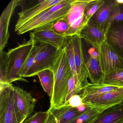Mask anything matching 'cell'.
<instances>
[{"label": "cell", "mask_w": 123, "mask_h": 123, "mask_svg": "<svg viewBox=\"0 0 123 123\" xmlns=\"http://www.w3.org/2000/svg\"><path fill=\"white\" fill-rule=\"evenodd\" d=\"M54 77V90L50 98V108H57L66 103L72 70L64 48L60 49L52 69Z\"/></svg>", "instance_id": "6da1fadb"}, {"label": "cell", "mask_w": 123, "mask_h": 123, "mask_svg": "<svg viewBox=\"0 0 123 123\" xmlns=\"http://www.w3.org/2000/svg\"><path fill=\"white\" fill-rule=\"evenodd\" d=\"M36 42L30 37L28 41H24L18 44L16 47L11 49L8 52L9 57V67L8 80L10 84L16 81L27 82L20 76L23 69Z\"/></svg>", "instance_id": "7a4b0ae2"}, {"label": "cell", "mask_w": 123, "mask_h": 123, "mask_svg": "<svg viewBox=\"0 0 123 123\" xmlns=\"http://www.w3.org/2000/svg\"><path fill=\"white\" fill-rule=\"evenodd\" d=\"M16 105L12 84H0V123H23L25 120Z\"/></svg>", "instance_id": "3957f363"}, {"label": "cell", "mask_w": 123, "mask_h": 123, "mask_svg": "<svg viewBox=\"0 0 123 123\" xmlns=\"http://www.w3.org/2000/svg\"><path fill=\"white\" fill-rule=\"evenodd\" d=\"M71 5L55 12H50L49 8L21 27L16 31L17 34L21 35L38 29L52 25L57 21L64 18L68 13Z\"/></svg>", "instance_id": "277c9868"}, {"label": "cell", "mask_w": 123, "mask_h": 123, "mask_svg": "<svg viewBox=\"0 0 123 123\" xmlns=\"http://www.w3.org/2000/svg\"><path fill=\"white\" fill-rule=\"evenodd\" d=\"M74 51L77 74L76 87L80 92L89 85L88 73L86 65L82 47V39L78 35L68 37Z\"/></svg>", "instance_id": "5b68a950"}, {"label": "cell", "mask_w": 123, "mask_h": 123, "mask_svg": "<svg viewBox=\"0 0 123 123\" xmlns=\"http://www.w3.org/2000/svg\"><path fill=\"white\" fill-rule=\"evenodd\" d=\"M59 50L52 45L45 43L44 47L37 55L33 64L24 78L36 76L43 70H52Z\"/></svg>", "instance_id": "8992f818"}, {"label": "cell", "mask_w": 123, "mask_h": 123, "mask_svg": "<svg viewBox=\"0 0 123 123\" xmlns=\"http://www.w3.org/2000/svg\"><path fill=\"white\" fill-rule=\"evenodd\" d=\"M91 0H73L68 13L63 18L69 25L67 37L78 35L86 26L84 17L85 8Z\"/></svg>", "instance_id": "52a82bcc"}, {"label": "cell", "mask_w": 123, "mask_h": 123, "mask_svg": "<svg viewBox=\"0 0 123 123\" xmlns=\"http://www.w3.org/2000/svg\"><path fill=\"white\" fill-rule=\"evenodd\" d=\"M82 47L88 78L93 84L103 82L104 74L100 65L98 51L96 49L82 39Z\"/></svg>", "instance_id": "ba28073f"}, {"label": "cell", "mask_w": 123, "mask_h": 123, "mask_svg": "<svg viewBox=\"0 0 123 123\" xmlns=\"http://www.w3.org/2000/svg\"><path fill=\"white\" fill-rule=\"evenodd\" d=\"M100 65L104 74L123 69V59L105 41L97 49Z\"/></svg>", "instance_id": "9c48e42d"}, {"label": "cell", "mask_w": 123, "mask_h": 123, "mask_svg": "<svg viewBox=\"0 0 123 123\" xmlns=\"http://www.w3.org/2000/svg\"><path fill=\"white\" fill-rule=\"evenodd\" d=\"M52 25L33 31L30 32V37L33 39L36 43L50 44L59 49H64L68 37L55 32L52 28Z\"/></svg>", "instance_id": "30bf717a"}, {"label": "cell", "mask_w": 123, "mask_h": 123, "mask_svg": "<svg viewBox=\"0 0 123 123\" xmlns=\"http://www.w3.org/2000/svg\"><path fill=\"white\" fill-rule=\"evenodd\" d=\"M62 0H38L33 6L23 10L18 13V18L15 26V31L49 8L62 2Z\"/></svg>", "instance_id": "8fae6325"}, {"label": "cell", "mask_w": 123, "mask_h": 123, "mask_svg": "<svg viewBox=\"0 0 123 123\" xmlns=\"http://www.w3.org/2000/svg\"><path fill=\"white\" fill-rule=\"evenodd\" d=\"M13 89L17 109L21 115L26 119L33 112L36 100L29 93L20 87L13 86Z\"/></svg>", "instance_id": "7c38bea8"}, {"label": "cell", "mask_w": 123, "mask_h": 123, "mask_svg": "<svg viewBox=\"0 0 123 123\" xmlns=\"http://www.w3.org/2000/svg\"><path fill=\"white\" fill-rule=\"evenodd\" d=\"M20 0H12L3 11L0 17V51L4 50L8 43L10 33L9 27L12 15L16 8L19 6Z\"/></svg>", "instance_id": "4fadbf2b"}, {"label": "cell", "mask_w": 123, "mask_h": 123, "mask_svg": "<svg viewBox=\"0 0 123 123\" xmlns=\"http://www.w3.org/2000/svg\"><path fill=\"white\" fill-rule=\"evenodd\" d=\"M48 111L49 117L46 123H67L83 113L77 108L69 105L57 108H49Z\"/></svg>", "instance_id": "5bb4252c"}, {"label": "cell", "mask_w": 123, "mask_h": 123, "mask_svg": "<svg viewBox=\"0 0 123 123\" xmlns=\"http://www.w3.org/2000/svg\"><path fill=\"white\" fill-rule=\"evenodd\" d=\"M123 102V87L104 93L85 104L89 107L109 108Z\"/></svg>", "instance_id": "9a60e30c"}, {"label": "cell", "mask_w": 123, "mask_h": 123, "mask_svg": "<svg viewBox=\"0 0 123 123\" xmlns=\"http://www.w3.org/2000/svg\"><path fill=\"white\" fill-rule=\"evenodd\" d=\"M106 35V41L123 59V22L111 24Z\"/></svg>", "instance_id": "2e32d148"}, {"label": "cell", "mask_w": 123, "mask_h": 123, "mask_svg": "<svg viewBox=\"0 0 123 123\" xmlns=\"http://www.w3.org/2000/svg\"><path fill=\"white\" fill-rule=\"evenodd\" d=\"M106 34L103 30L87 24L78 35L97 50L105 41Z\"/></svg>", "instance_id": "e0dca14e"}, {"label": "cell", "mask_w": 123, "mask_h": 123, "mask_svg": "<svg viewBox=\"0 0 123 123\" xmlns=\"http://www.w3.org/2000/svg\"><path fill=\"white\" fill-rule=\"evenodd\" d=\"M116 5V0H105L104 4L92 16L87 24L104 31L105 25Z\"/></svg>", "instance_id": "ac0fdd59"}, {"label": "cell", "mask_w": 123, "mask_h": 123, "mask_svg": "<svg viewBox=\"0 0 123 123\" xmlns=\"http://www.w3.org/2000/svg\"><path fill=\"white\" fill-rule=\"evenodd\" d=\"M121 88L103 83H89L82 90L80 95L83 103L85 104L98 96L114 90Z\"/></svg>", "instance_id": "d6986e66"}, {"label": "cell", "mask_w": 123, "mask_h": 123, "mask_svg": "<svg viewBox=\"0 0 123 123\" xmlns=\"http://www.w3.org/2000/svg\"><path fill=\"white\" fill-rule=\"evenodd\" d=\"M122 120L123 103L105 109L91 123H116Z\"/></svg>", "instance_id": "ffe728a7"}, {"label": "cell", "mask_w": 123, "mask_h": 123, "mask_svg": "<svg viewBox=\"0 0 123 123\" xmlns=\"http://www.w3.org/2000/svg\"><path fill=\"white\" fill-rule=\"evenodd\" d=\"M107 108L90 107L85 112L67 123H91Z\"/></svg>", "instance_id": "44dd1931"}, {"label": "cell", "mask_w": 123, "mask_h": 123, "mask_svg": "<svg viewBox=\"0 0 123 123\" xmlns=\"http://www.w3.org/2000/svg\"><path fill=\"white\" fill-rule=\"evenodd\" d=\"M37 75L43 89L51 98L53 93L54 85V77L52 70H43L39 73Z\"/></svg>", "instance_id": "7402d4cb"}, {"label": "cell", "mask_w": 123, "mask_h": 123, "mask_svg": "<svg viewBox=\"0 0 123 123\" xmlns=\"http://www.w3.org/2000/svg\"><path fill=\"white\" fill-rule=\"evenodd\" d=\"M102 83L123 87V69L114 70L104 74Z\"/></svg>", "instance_id": "603a6c76"}, {"label": "cell", "mask_w": 123, "mask_h": 123, "mask_svg": "<svg viewBox=\"0 0 123 123\" xmlns=\"http://www.w3.org/2000/svg\"><path fill=\"white\" fill-rule=\"evenodd\" d=\"M114 7L104 27V31L106 32L111 24L114 23L123 22V3H117Z\"/></svg>", "instance_id": "cb8c5ba5"}, {"label": "cell", "mask_w": 123, "mask_h": 123, "mask_svg": "<svg viewBox=\"0 0 123 123\" xmlns=\"http://www.w3.org/2000/svg\"><path fill=\"white\" fill-rule=\"evenodd\" d=\"M9 62L8 52L0 51V84H10L8 80Z\"/></svg>", "instance_id": "d4e9b609"}, {"label": "cell", "mask_w": 123, "mask_h": 123, "mask_svg": "<svg viewBox=\"0 0 123 123\" xmlns=\"http://www.w3.org/2000/svg\"><path fill=\"white\" fill-rule=\"evenodd\" d=\"M36 43L34 46L30 54L28 59L26 60V62L20 73V76L21 78H24V76L25 75L27 72L35 62L36 57L37 55L40 51L44 47L45 44L44 43Z\"/></svg>", "instance_id": "484cf974"}, {"label": "cell", "mask_w": 123, "mask_h": 123, "mask_svg": "<svg viewBox=\"0 0 123 123\" xmlns=\"http://www.w3.org/2000/svg\"><path fill=\"white\" fill-rule=\"evenodd\" d=\"M105 0H91L86 6L84 12L86 25L98 9L103 5Z\"/></svg>", "instance_id": "4316f807"}, {"label": "cell", "mask_w": 123, "mask_h": 123, "mask_svg": "<svg viewBox=\"0 0 123 123\" xmlns=\"http://www.w3.org/2000/svg\"><path fill=\"white\" fill-rule=\"evenodd\" d=\"M49 117L48 111H39L26 118L23 123H46Z\"/></svg>", "instance_id": "83f0119b"}, {"label": "cell", "mask_w": 123, "mask_h": 123, "mask_svg": "<svg viewBox=\"0 0 123 123\" xmlns=\"http://www.w3.org/2000/svg\"><path fill=\"white\" fill-rule=\"evenodd\" d=\"M52 28L57 33L67 36L69 27L67 22L63 18L55 23Z\"/></svg>", "instance_id": "f1b7e54d"}, {"label": "cell", "mask_w": 123, "mask_h": 123, "mask_svg": "<svg viewBox=\"0 0 123 123\" xmlns=\"http://www.w3.org/2000/svg\"><path fill=\"white\" fill-rule=\"evenodd\" d=\"M73 0H62V2L52 6L49 9V11L52 12H55L61 10L70 5Z\"/></svg>", "instance_id": "f546056e"}, {"label": "cell", "mask_w": 123, "mask_h": 123, "mask_svg": "<svg viewBox=\"0 0 123 123\" xmlns=\"http://www.w3.org/2000/svg\"><path fill=\"white\" fill-rule=\"evenodd\" d=\"M82 98L80 95L73 96L65 105H69L73 108H78L83 104Z\"/></svg>", "instance_id": "4dcf8cb0"}, {"label": "cell", "mask_w": 123, "mask_h": 123, "mask_svg": "<svg viewBox=\"0 0 123 123\" xmlns=\"http://www.w3.org/2000/svg\"><path fill=\"white\" fill-rule=\"evenodd\" d=\"M123 123V120L120 121L119 122H117V123Z\"/></svg>", "instance_id": "1f68e13d"}, {"label": "cell", "mask_w": 123, "mask_h": 123, "mask_svg": "<svg viewBox=\"0 0 123 123\" xmlns=\"http://www.w3.org/2000/svg\"></svg>", "instance_id": "d6a6232c"}]
</instances>
